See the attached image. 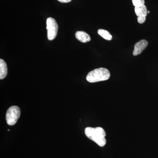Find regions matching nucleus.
Here are the masks:
<instances>
[{"mask_svg":"<svg viewBox=\"0 0 158 158\" xmlns=\"http://www.w3.org/2000/svg\"><path fill=\"white\" fill-rule=\"evenodd\" d=\"M20 116V110L17 106H12L7 110L6 114V122L10 126L14 125Z\"/></svg>","mask_w":158,"mask_h":158,"instance_id":"nucleus-3","label":"nucleus"},{"mask_svg":"<svg viewBox=\"0 0 158 158\" xmlns=\"http://www.w3.org/2000/svg\"><path fill=\"white\" fill-rule=\"evenodd\" d=\"M98 33L100 36H101L104 39L106 40H111L113 38L110 32L106 31V30H103V29H99L98 31Z\"/></svg>","mask_w":158,"mask_h":158,"instance_id":"nucleus-9","label":"nucleus"},{"mask_svg":"<svg viewBox=\"0 0 158 158\" xmlns=\"http://www.w3.org/2000/svg\"><path fill=\"white\" fill-rule=\"evenodd\" d=\"M47 30L48 31V38L49 40H53L58 34V25L56 20L52 17L47 19Z\"/></svg>","mask_w":158,"mask_h":158,"instance_id":"nucleus-4","label":"nucleus"},{"mask_svg":"<svg viewBox=\"0 0 158 158\" xmlns=\"http://www.w3.org/2000/svg\"><path fill=\"white\" fill-rule=\"evenodd\" d=\"M148 45V42L145 40H142L135 44V48L133 52L134 56L140 55L145 49Z\"/></svg>","mask_w":158,"mask_h":158,"instance_id":"nucleus-5","label":"nucleus"},{"mask_svg":"<svg viewBox=\"0 0 158 158\" xmlns=\"http://www.w3.org/2000/svg\"><path fill=\"white\" fill-rule=\"evenodd\" d=\"M135 11L138 17H145L147 16L148 11L147 7L145 5L135 7Z\"/></svg>","mask_w":158,"mask_h":158,"instance_id":"nucleus-7","label":"nucleus"},{"mask_svg":"<svg viewBox=\"0 0 158 158\" xmlns=\"http://www.w3.org/2000/svg\"><path fill=\"white\" fill-rule=\"evenodd\" d=\"M146 20V17H138V22L139 23L142 24L145 22Z\"/></svg>","mask_w":158,"mask_h":158,"instance_id":"nucleus-11","label":"nucleus"},{"mask_svg":"<svg viewBox=\"0 0 158 158\" xmlns=\"http://www.w3.org/2000/svg\"><path fill=\"white\" fill-rule=\"evenodd\" d=\"M60 2L62 3H68L70 2L72 0H58Z\"/></svg>","mask_w":158,"mask_h":158,"instance_id":"nucleus-12","label":"nucleus"},{"mask_svg":"<svg viewBox=\"0 0 158 158\" xmlns=\"http://www.w3.org/2000/svg\"><path fill=\"white\" fill-rule=\"evenodd\" d=\"M110 77V72L107 69L99 68L90 71L86 77L90 83H95L108 80Z\"/></svg>","mask_w":158,"mask_h":158,"instance_id":"nucleus-2","label":"nucleus"},{"mask_svg":"<svg viewBox=\"0 0 158 158\" xmlns=\"http://www.w3.org/2000/svg\"><path fill=\"white\" fill-rule=\"evenodd\" d=\"M133 5L135 7L144 5V0H132Z\"/></svg>","mask_w":158,"mask_h":158,"instance_id":"nucleus-10","label":"nucleus"},{"mask_svg":"<svg viewBox=\"0 0 158 158\" xmlns=\"http://www.w3.org/2000/svg\"><path fill=\"white\" fill-rule=\"evenodd\" d=\"M76 38L82 43H87L91 40L90 35L83 31H77L75 34Z\"/></svg>","mask_w":158,"mask_h":158,"instance_id":"nucleus-6","label":"nucleus"},{"mask_svg":"<svg viewBox=\"0 0 158 158\" xmlns=\"http://www.w3.org/2000/svg\"><path fill=\"white\" fill-rule=\"evenodd\" d=\"M85 134L89 139L92 140L100 147H103L106 143L105 130L101 127H88L85 129Z\"/></svg>","mask_w":158,"mask_h":158,"instance_id":"nucleus-1","label":"nucleus"},{"mask_svg":"<svg viewBox=\"0 0 158 158\" xmlns=\"http://www.w3.org/2000/svg\"><path fill=\"white\" fill-rule=\"evenodd\" d=\"M8 73V68L6 62L3 60L0 59V79L1 80L6 78Z\"/></svg>","mask_w":158,"mask_h":158,"instance_id":"nucleus-8","label":"nucleus"},{"mask_svg":"<svg viewBox=\"0 0 158 158\" xmlns=\"http://www.w3.org/2000/svg\"><path fill=\"white\" fill-rule=\"evenodd\" d=\"M150 11H148V13H149Z\"/></svg>","mask_w":158,"mask_h":158,"instance_id":"nucleus-13","label":"nucleus"}]
</instances>
